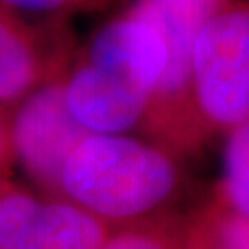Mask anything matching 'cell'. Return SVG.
I'll return each instance as SVG.
<instances>
[{
    "mask_svg": "<svg viewBox=\"0 0 249 249\" xmlns=\"http://www.w3.org/2000/svg\"><path fill=\"white\" fill-rule=\"evenodd\" d=\"M168 153L127 135H87L61 172L59 190L100 220H133L155 211L176 190Z\"/></svg>",
    "mask_w": 249,
    "mask_h": 249,
    "instance_id": "1",
    "label": "cell"
},
{
    "mask_svg": "<svg viewBox=\"0 0 249 249\" xmlns=\"http://www.w3.org/2000/svg\"><path fill=\"white\" fill-rule=\"evenodd\" d=\"M190 106L218 129L249 120V0H227L201 28L192 50Z\"/></svg>",
    "mask_w": 249,
    "mask_h": 249,
    "instance_id": "2",
    "label": "cell"
},
{
    "mask_svg": "<svg viewBox=\"0 0 249 249\" xmlns=\"http://www.w3.org/2000/svg\"><path fill=\"white\" fill-rule=\"evenodd\" d=\"M87 135L69 111L63 78L32 90L9 124L11 151L28 176L50 190H59L63 166Z\"/></svg>",
    "mask_w": 249,
    "mask_h": 249,
    "instance_id": "3",
    "label": "cell"
},
{
    "mask_svg": "<svg viewBox=\"0 0 249 249\" xmlns=\"http://www.w3.org/2000/svg\"><path fill=\"white\" fill-rule=\"evenodd\" d=\"M227 0H137L131 11L157 28L166 48V71L150 113L176 125L190 111L192 50L205 22Z\"/></svg>",
    "mask_w": 249,
    "mask_h": 249,
    "instance_id": "4",
    "label": "cell"
},
{
    "mask_svg": "<svg viewBox=\"0 0 249 249\" xmlns=\"http://www.w3.org/2000/svg\"><path fill=\"white\" fill-rule=\"evenodd\" d=\"M106 238L104 222L71 201L0 196V249H100Z\"/></svg>",
    "mask_w": 249,
    "mask_h": 249,
    "instance_id": "5",
    "label": "cell"
},
{
    "mask_svg": "<svg viewBox=\"0 0 249 249\" xmlns=\"http://www.w3.org/2000/svg\"><path fill=\"white\" fill-rule=\"evenodd\" d=\"M63 85L71 115L90 135H124L150 115L146 90L87 59L63 78Z\"/></svg>",
    "mask_w": 249,
    "mask_h": 249,
    "instance_id": "6",
    "label": "cell"
},
{
    "mask_svg": "<svg viewBox=\"0 0 249 249\" xmlns=\"http://www.w3.org/2000/svg\"><path fill=\"white\" fill-rule=\"evenodd\" d=\"M83 59L131 81L151 102L166 71V48L157 28L131 9L100 28Z\"/></svg>",
    "mask_w": 249,
    "mask_h": 249,
    "instance_id": "7",
    "label": "cell"
},
{
    "mask_svg": "<svg viewBox=\"0 0 249 249\" xmlns=\"http://www.w3.org/2000/svg\"><path fill=\"white\" fill-rule=\"evenodd\" d=\"M45 59L36 39L0 6V107L17 104L45 83Z\"/></svg>",
    "mask_w": 249,
    "mask_h": 249,
    "instance_id": "8",
    "label": "cell"
},
{
    "mask_svg": "<svg viewBox=\"0 0 249 249\" xmlns=\"http://www.w3.org/2000/svg\"><path fill=\"white\" fill-rule=\"evenodd\" d=\"M225 209L249 218V120L229 129L223 153Z\"/></svg>",
    "mask_w": 249,
    "mask_h": 249,
    "instance_id": "9",
    "label": "cell"
},
{
    "mask_svg": "<svg viewBox=\"0 0 249 249\" xmlns=\"http://www.w3.org/2000/svg\"><path fill=\"white\" fill-rule=\"evenodd\" d=\"M199 248L249 249V218L220 207V211L207 218L199 238Z\"/></svg>",
    "mask_w": 249,
    "mask_h": 249,
    "instance_id": "10",
    "label": "cell"
},
{
    "mask_svg": "<svg viewBox=\"0 0 249 249\" xmlns=\"http://www.w3.org/2000/svg\"><path fill=\"white\" fill-rule=\"evenodd\" d=\"M100 249H176L168 236L151 229H129L107 236Z\"/></svg>",
    "mask_w": 249,
    "mask_h": 249,
    "instance_id": "11",
    "label": "cell"
},
{
    "mask_svg": "<svg viewBox=\"0 0 249 249\" xmlns=\"http://www.w3.org/2000/svg\"><path fill=\"white\" fill-rule=\"evenodd\" d=\"M67 4H71V0H0V6L8 8L9 11H22L34 15L55 13Z\"/></svg>",
    "mask_w": 249,
    "mask_h": 249,
    "instance_id": "12",
    "label": "cell"
},
{
    "mask_svg": "<svg viewBox=\"0 0 249 249\" xmlns=\"http://www.w3.org/2000/svg\"><path fill=\"white\" fill-rule=\"evenodd\" d=\"M9 150H11V142H9V122L6 120V116L2 113V107H0V166L8 159Z\"/></svg>",
    "mask_w": 249,
    "mask_h": 249,
    "instance_id": "13",
    "label": "cell"
}]
</instances>
